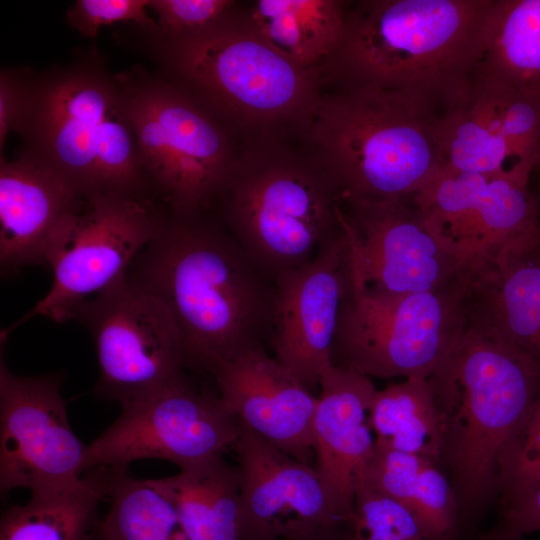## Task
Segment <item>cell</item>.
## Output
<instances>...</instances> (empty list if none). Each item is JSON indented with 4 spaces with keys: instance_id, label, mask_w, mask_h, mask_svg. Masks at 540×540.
Segmentation results:
<instances>
[{
    "instance_id": "obj_37",
    "label": "cell",
    "mask_w": 540,
    "mask_h": 540,
    "mask_svg": "<svg viewBox=\"0 0 540 540\" xmlns=\"http://www.w3.org/2000/svg\"><path fill=\"white\" fill-rule=\"evenodd\" d=\"M539 169H540V164H539V166H538V168L536 170H539ZM533 195H534V197L536 198V200L538 202V206H539V210H540V192L538 194H533Z\"/></svg>"
},
{
    "instance_id": "obj_9",
    "label": "cell",
    "mask_w": 540,
    "mask_h": 540,
    "mask_svg": "<svg viewBox=\"0 0 540 540\" xmlns=\"http://www.w3.org/2000/svg\"><path fill=\"white\" fill-rule=\"evenodd\" d=\"M464 279L439 291L381 296L353 282L344 299L331 364L368 377L428 378L465 330Z\"/></svg>"
},
{
    "instance_id": "obj_11",
    "label": "cell",
    "mask_w": 540,
    "mask_h": 540,
    "mask_svg": "<svg viewBox=\"0 0 540 540\" xmlns=\"http://www.w3.org/2000/svg\"><path fill=\"white\" fill-rule=\"evenodd\" d=\"M72 319L92 337L98 396L123 405L185 378L181 340L168 312L126 278L83 302Z\"/></svg>"
},
{
    "instance_id": "obj_28",
    "label": "cell",
    "mask_w": 540,
    "mask_h": 540,
    "mask_svg": "<svg viewBox=\"0 0 540 540\" xmlns=\"http://www.w3.org/2000/svg\"><path fill=\"white\" fill-rule=\"evenodd\" d=\"M540 487V387L521 429L503 451L499 461L498 490L503 508Z\"/></svg>"
},
{
    "instance_id": "obj_7",
    "label": "cell",
    "mask_w": 540,
    "mask_h": 540,
    "mask_svg": "<svg viewBox=\"0 0 540 540\" xmlns=\"http://www.w3.org/2000/svg\"><path fill=\"white\" fill-rule=\"evenodd\" d=\"M443 112L403 94L339 88L320 98L301 140L343 203L414 196L441 167Z\"/></svg>"
},
{
    "instance_id": "obj_17",
    "label": "cell",
    "mask_w": 540,
    "mask_h": 540,
    "mask_svg": "<svg viewBox=\"0 0 540 540\" xmlns=\"http://www.w3.org/2000/svg\"><path fill=\"white\" fill-rule=\"evenodd\" d=\"M234 449L240 472L242 540H287L351 524L332 509L314 466L302 463L241 426Z\"/></svg>"
},
{
    "instance_id": "obj_20",
    "label": "cell",
    "mask_w": 540,
    "mask_h": 540,
    "mask_svg": "<svg viewBox=\"0 0 540 540\" xmlns=\"http://www.w3.org/2000/svg\"><path fill=\"white\" fill-rule=\"evenodd\" d=\"M537 244L470 265L465 276L462 308L465 329L506 346L540 370Z\"/></svg>"
},
{
    "instance_id": "obj_4",
    "label": "cell",
    "mask_w": 540,
    "mask_h": 540,
    "mask_svg": "<svg viewBox=\"0 0 540 540\" xmlns=\"http://www.w3.org/2000/svg\"><path fill=\"white\" fill-rule=\"evenodd\" d=\"M16 132L25 139V150L81 197H156L139 156L119 74L109 71L97 51L41 72L26 69Z\"/></svg>"
},
{
    "instance_id": "obj_38",
    "label": "cell",
    "mask_w": 540,
    "mask_h": 540,
    "mask_svg": "<svg viewBox=\"0 0 540 540\" xmlns=\"http://www.w3.org/2000/svg\"><path fill=\"white\" fill-rule=\"evenodd\" d=\"M537 246H538V248L540 249V241H539V243L537 244Z\"/></svg>"
},
{
    "instance_id": "obj_30",
    "label": "cell",
    "mask_w": 540,
    "mask_h": 540,
    "mask_svg": "<svg viewBox=\"0 0 540 540\" xmlns=\"http://www.w3.org/2000/svg\"><path fill=\"white\" fill-rule=\"evenodd\" d=\"M149 0H77L66 11L67 23L83 37L95 38L102 26L131 23L157 28L148 12Z\"/></svg>"
},
{
    "instance_id": "obj_2",
    "label": "cell",
    "mask_w": 540,
    "mask_h": 540,
    "mask_svg": "<svg viewBox=\"0 0 540 540\" xmlns=\"http://www.w3.org/2000/svg\"><path fill=\"white\" fill-rule=\"evenodd\" d=\"M494 0H365L318 68L322 85L403 94L441 112L469 94Z\"/></svg>"
},
{
    "instance_id": "obj_31",
    "label": "cell",
    "mask_w": 540,
    "mask_h": 540,
    "mask_svg": "<svg viewBox=\"0 0 540 540\" xmlns=\"http://www.w3.org/2000/svg\"><path fill=\"white\" fill-rule=\"evenodd\" d=\"M237 2L231 0H149L162 35L174 36L203 28L229 12Z\"/></svg>"
},
{
    "instance_id": "obj_25",
    "label": "cell",
    "mask_w": 540,
    "mask_h": 540,
    "mask_svg": "<svg viewBox=\"0 0 540 540\" xmlns=\"http://www.w3.org/2000/svg\"><path fill=\"white\" fill-rule=\"evenodd\" d=\"M375 445L443 463V418L428 378L410 377L377 390L370 409Z\"/></svg>"
},
{
    "instance_id": "obj_19",
    "label": "cell",
    "mask_w": 540,
    "mask_h": 540,
    "mask_svg": "<svg viewBox=\"0 0 540 540\" xmlns=\"http://www.w3.org/2000/svg\"><path fill=\"white\" fill-rule=\"evenodd\" d=\"M319 388L314 467L332 509L351 523L357 485L375 448L370 409L377 389L370 377L333 365L322 374Z\"/></svg>"
},
{
    "instance_id": "obj_24",
    "label": "cell",
    "mask_w": 540,
    "mask_h": 540,
    "mask_svg": "<svg viewBox=\"0 0 540 540\" xmlns=\"http://www.w3.org/2000/svg\"><path fill=\"white\" fill-rule=\"evenodd\" d=\"M77 481L33 492L1 518L0 540H85L97 524L100 502L109 496L113 467L90 469Z\"/></svg>"
},
{
    "instance_id": "obj_8",
    "label": "cell",
    "mask_w": 540,
    "mask_h": 540,
    "mask_svg": "<svg viewBox=\"0 0 540 540\" xmlns=\"http://www.w3.org/2000/svg\"><path fill=\"white\" fill-rule=\"evenodd\" d=\"M118 74L155 196L175 215L212 211L238 151L230 129L160 73L136 68Z\"/></svg>"
},
{
    "instance_id": "obj_22",
    "label": "cell",
    "mask_w": 540,
    "mask_h": 540,
    "mask_svg": "<svg viewBox=\"0 0 540 540\" xmlns=\"http://www.w3.org/2000/svg\"><path fill=\"white\" fill-rule=\"evenodd\" d=\"M149 479L174 505L189 540H242L240 472L223 457Z\"/></svg>"
},
{
    "instance_id": "obj_21",
    "label": "cell",
    "mask_w": 540,
    "mask_h": 540,
    "mask_svg": "<svg viewBox=\"0 0 540 540\" xmlns=\"http://www.w3.org/2000/svg\"><path fill=\"white\" fill-rule=\"evenodd\" d=\"M82 197L54 169L24 150L0 156V268L9 277L45 265L55 235Z\"/></svg>"
},
{
    "instance_id": "obj_36",
    "label": "cell",
    "mask_w": 540,
    "mask_h": 540,
    "mask_svg": "<svg viewBox=\"0 0 540 540\" xmlns=\"http://www.w3.org/2000/svg\"><path fill=\"white\" fill-rule=\"evenodd\" d=\"M97 525V524H96ZM93 528V531H91L89 533V535L87 536V538L85 540H104V538L101 536V534L99 533L97 527Z\"/></svg>"
},
{
    "instance_id": "obj_1",
    "label": "cell",
    "mask_w": 540,
    "mask_h": 540,
    "mask_svg": "<svg viewBox=\"0 0 540 540\" xmlns=\"http://www.w3.org/2000/svg\"><path fill=\"white\" fill-rule=\"evenodd\" d=\"M126 279L166 309L186 367L211 373L271 336L275 283L212 211L170 212Z\"/></svg>"
},
{
    "instance_id": "obj_16",
    "label": "cell",
    "mask_w": 540,
    "mask_h": 540,
    "mask_svg": "<svg viewBox=\"0 0 540 540\" xmlns=\"http://www.w3.org/2000/svg\"><path fill=\"white\" fill-rule=\"evenodd\" d=\"M274 283L270 336L274 358L312 392L332 365L338 319L352 284L351 256L342 222L312 260L283 272Z\"/></svg>"
},
{
    "instance_id": "obj_5",
    "label": "cell",
    "mask_w": 540,
    "mask_h": 540,
    "mask_svg": "<svg viewBox=\"0 0 540 540\" xmlns=\"http://www.w3.org/2000/svg\"><path fill=\"white\" fill-rule=\"evenodd\" d=\"M342 196L303 145L268 136L235 155L212 212L271 281L314 258L341 227Z\"/></svg>"
},
{
    "instance_id": "obj_3",
    "label": "cell",
    "mask_w": 540,
    "mask_h": 540,
    "mask_svg": "<svg viewBox=\"0 0 540 540\" xmlns=\"http://www.w3.org/2000/svg\"><path fill=\"white\" fill-rule=\"evenodd\" d=\"M137 28L159 73L232 133L247 140L305 136L322 96L318 70L299 67L277 52L238 4L213 23L179 35Z\"/></svg>"
},
{
    "instance_id": "obj_13",
    "label": "cell",
    "mask_w": 540,
    "mask_h": 540,
    "mask_svg": "<svg viewBox=\"0 0 540 540\" xmlns=\"http://www.w3.org/2000/svg\"><path fill=\"white\" fill-rule=\"evenodd\" d=\"M116 421L87 445L85 471L163 459L185 469L234 448L242 430L219 396L185 378L123 404Z\"/></svg>"
},
{
    "instance_id": "obj_18",
    "label": "cell",
    "mask_w": 540,
    "mask_h": 540,
    "mask_svg": "<svg viewBox=\"0 0 540 540\" xmlns=\"http://www.w3.org/2000/svg\"><path fill=\"white\" fill-rule=\"evenodd\" d=\"M228 412L245 427L290 457L315 460L317 397L264 346L216 366L210 373Z\"/></svg>"
},
{
    "instance_id": "obj_34",
    "label": "cell",
    "mask_w": 540,
    "mask_h": 540,
    "mask_svg": "<svg viewBox=\"0 0 540 540\" xmlns=\"http://www.w3.org/2000/svg\"><path fill=\"white\" fill-rule=\"evenodd\" d=\"M287 540H356L351 524L320 528Z\"/></svg>"
},
{
    "instance_id": "obj_35",
    "label": "cell",
    "mask_w": 540,
    "mask_h": 540,
    "mask_svg": "<svg viewBox=\"0 0 540 540\" xmlns=\"http://www.w3.org/2000/svg\"><path fill=\"white\" fill-rule=\"evenodd\" d=\"M523 534L509 521L502 518L475 540H521Z\"/></svg>"
},
{
    "instance_id": "obj_26",
    "label": "cell",
    "mask_w": 540,
    "mask_h": 540,
    "mask_svg": "<svg viewBox=\"0 0 540 540\" xmlns=\"http://www.w3.org/2000/svg\"><path fill=\"white\" fill-rule=\"evenodd\" d=\"M476 76L540 90V0H494Z\"/></svg>"
},
{
    "instance_id": "obj_29",
    "label": "cell",
    "mask_w": 540,
    "mask_h": 540,
    "mask_svg": "<svg viewBox=\"0 0 540 540\" xmlns=\"http://www.w3.org/2000/svg\"><path fill=\"white\" fill-rule=\"evenodd\" d=\"M351 526L356 540H428L407 507L361 481Z\"/></svg>"
},
{
    "instance_id": "obj_27",
    "label": "cell",
    "mask_w": 540,
    "mask_h": 540,
    "mask_svg": "<svg viewBox=\"0 0 540 540\" xmlns=\"http://www.w3.org/2000/svg\"><path fill=\"white\" fill-rule=\"evenodd\" d=\"M113 468L110 508L96 525L104 540H189L174 505L149 479Z\"/></svg>"
},
{
    "instance_id": "obj_23",
    "label": "cell",
    "mask_w": 540,
    "mask_h": 540,
    "mask_svg": "<svg viewBox=\"0 0 540 540\" xmlns=\"http://www.w3.org/2000/svg\"><path fill=\"white\" fill-rule=\"evenodd\" d=\"M243 13L277 52L303 68H318L337 50L347 8L339 0H258Z\"/></svg>"
},
{
    "instance_id": "obj_12",
    "label": "cell",
    "mask_w": 540,
    "mask_h": 540,
    "mask_svg": "<svg viewBox=\"0 0 540 540\" xmlns=\"http://www.w3.org/2000/svg\"><path fill=\"white\" fill-rule=\"evenodd\" d=\"M352 282L381 296L439 291L459 284L468 265L439 237L413 196L343 203Z\"/></svg>"
},
{
    "instance_id": "obj_6",
    "label": "cell",
    "mask_w": 540,
    "mask_h": 540,
    "mask_svg": "<svg viewBox=\"0 0 540 540\" xmlns=\"http://www.w3.org/2000/svg\"><path fill=\"white\" fill-rule=\"evenodd\" d=\"M445 434L461 532L498 492L500 457L526 421L540 370L506 346L465 329L428 377Z\"/></svg>"
},
{
    "instance_id": "obj_10",
    "label": "cell",
    "mask_w": 540,
    "mask_h": 540,
    "mask_svg": "<svg viewBox=\"0 0 540 540\" xmlns=\"http://www.w3.org/2000/svg\"><path fill=\"white\" fill-rule=\"evenodd\" d=\"M169 209L156 197H82L61 223L46 266L52 284L6 336L28 319L44 316L63 323L85 301L126 278L141 252L165 224Z\"/></svg>"
},
{
    "instance_id": "obj_14",
    "label": "cell",
    "mask_w": 540,
    "mask_h": 540,
    "mask_svg": "<svg viewBox=\"0 0 540 540\" xmlns=\"http://www.w3.org/2000/svg\"><path fill=\"white\" fill-rule=\"evenodd\" d=\"M531 178L440 167L414 196L425 219L468 266L540 240Z\"/></svg>"
},
{
    "instance_id": "obj_32",
    "label": "cell",
    "mask_w": 540,
    "mask_h": 540,
    "mask_svg": "<svg viewBox=\"0 0 540 540\" xmlns=\"http://www.w3.org/2000/svg\"><path fill=\"white\" fill-rule=\"evenodd\" d=\"M26 69H2L0 74V151L7 136L16 132L25 96Z\"/></svg>"
},
{
    "instance_id": "obj_15",
    "label": "cell",
    "mask_w": 540,
    "mask_h": 540,
    "mask_svg": "<svg viewBox=\"0 0 540 540\" xmlns=\"http://www.w3.org/2000/svg\"><path fill=\"white\" fill-rule=\"evenodd\" d=\"M60 375L25 377L0 359V490L31 493L77 481L87 445L74 434Z\"/></svg>"
},
{
    "instance_id": "obj_33",
    "label": "cell",
    "mask_w": 540,
    "mask_h": 540,
    "mask_svg": "<svg viewBox=\"0 0 540 540\" xmlns=\"http://www.w3.org/2000/svg\"><path fill=\"white\" fill-rule=\"evenodd\" d=\"M502 518L523 535L540 531V487L523 499L502 508Z\"/></svg>"
}]
</instances>
